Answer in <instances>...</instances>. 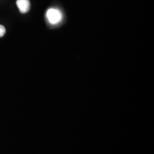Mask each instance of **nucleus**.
<instances>
[{
    "label": "nucleus",
    "mask_w": 154,
    "mask_h": 154,
    "mask_svg": "<svg viewBox=\"0 0 154 154\" xmlns=\"http://www.w3.org/2000/svg\"><path fill=\"white\" fill-rule=\"evenodd\" d=\"M47 17L48 19V21L51 24H57L61 21L62 14H61V12L59 9L51 8L47 11Z\"/></svg>",
    "instance_id": "1"
},
{
    "label": "nucleus",
    "mask_w": 154,
    "mask_h": 154,
    "mask_svg": "<svg viewBox=\"0 0 154 154\" xmlns=\"http://www.w3.org/2000/svg\"><path fill=\"white\" fill-rule=\"evenodd\" d=\"M17 5L19 11L23 14L28 12L30 9V2L29 0H17Z\"/></svg>",
    "instance_id": "2"
},
{
    "label": "nucleus",
    "mask_w": 154,
    "mask_h": 154,
    "mask_svg": "<svg viewBox=\"0 0 154 154\" xmlns=\"http://www.w3.org/2000/svg\"><path fill=\"white\" fill-rule=\"evenodd\" d=\"M6 32V29H5V27L2 25L0 24V37H2V36H3L5 35Z\"/></svg>",
    "instance_id": "3"
}]
</instances>
